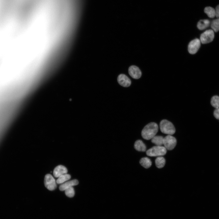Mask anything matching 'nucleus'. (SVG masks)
<instances>
[{
    "instance_id": "nucleus-1",
    "label": "nucleus",
    "mask_w": 219,
    "mask_h": 219,
    "mask_svg": "<svg viewBox=\"0 0 219 219\" xmlns=\"http://www.w3.org/2000/svg\"><path fill=\"white\" fill-rule=\"evenodd\" d=\"M158 126L154 122L150 123L146 125L141 131V136L144 139L149 140L156 135L158 130Z\"/></svg>"
},
{
    "instance_id": "nucleus-2",
    "label": "nucleus",
    "mask_w": 219,
    "mask_h": 219,
    "mask_svg": "<svg viewBox=\"0 0 219 219\" xmlns=\"http://www.w3.org/2000/svg\"><path fill=\"white\" fill-rule=\"evenodd\" d=\"M159 126L161 131L164 134L172 135L175 132L176 130L174 125L167 120L165 119L161 120Z\"/></svg>"
},
{
    "instance_id": "nucleus-3",
    "label": "nucleus",
    "mask_w": 219,
    "mask_h": 219,
    "mask_svg": "<svg viewBox=\"0 0 219 219\" xmlns=\"http://www.w3.org/2000/svg\"><path fill=\"white\" fill-rule=\"evenodd\" d=\"M166 152V149L164 147L156 146L147 150L146 154L148 156L156 157L165 155Z\"/></svg>"
},
{
    "instance_id": "nucleus-4",
    "label": "nucleus",
    "mask_w": 219,
    "mask_h": 219,
    "mask_svg": "<svg viewBox=\"0 0 219 219\" xmlns=\"http://www.w3.org/2000/svg\"><path fill=\"white\" fill-rule=\"evenodd\" d=\"M176 143V138L172 135H168L164 138L163 144L166 149L172 150L175 147Z\"/></svg>"
},
{
    "instance_id": "nucleus-5",
    "label": "nucleus",
    "mask_w": 219,
    "mask_h": 219,
    "mask_svg": "<svg viewBox=\"0 0 219 219\" xmlns=\"http://www.w3.org/2000/svg\"><path fill=\"white\" fill-rule=\"evenodd\" d=\"M44 184L46 187L51 191L55 189L57 187L56 181L50 174H47L45 176Z\"/></svg>"
},
{
    "instance_id": "nucleus-6",
    "label": "nucleus",
    "mask_w": 219,
    "mask_h": 219,
    "mask_svg": "<svg viewBox=\"0 0 219 219\" xmlns=\"http://www.w3.org/2000/svg\"><path fill=\"white\" fill-rule=\"evenodd\" d=\"M214 31L212 30H206L200 35V40L203 44L212 42L214 38Z\"/></svg>"
},
{
    "instance_id": "nucleus-7",
    "label": "nucleus",
    "mask_w": 219,
    "mask_h": 219,
    "mask_svg": "<svg viewBox=\"0 0 219 219\" xmlns=\"http://www.w3.org/2000/svg\"><path fill=\"white\" fill-rule=\"evenodd\" d=\"M200 41L198 39L196 38L191 41L188 46V50L191 54H196L200 46Z\"/></svg>"
},
{
    "instance_id": "nucleus-8",
    "label": "nucleus",
    "mask_w": 219,
    "mask_h": 219,
    "mask_svg": "<svg viewBox=\"0 0 219 219\" xmlns=\"http://www.w3.org/2000/svg\"><path fill=\"white\" fill-rule=\"evenodd\" d=\"M117 80L119 84L125 87H129L131 84L130 79L126 75L120 74L118 75Z\"/></svg>"
},
{
    "instance_id": "nucleus-9",
    "label": "nucleus",
    "mask_w": 219,
    "mask_h": 219,
    "mask_svg": "<svg viewBox=\"0 0 219 219\" xmlns=\"http://www.w3.org/2000/svg\"><path fill=\"white\" fill-rule=\"evenodd\" d=\"M128 73L132 78L135 79L139 78L141 75L140 70L135 65H132L129 67Z\"/></svg>"
},
{
    "instance_id": "nucleus-10",
    "label": "nucleus",
    "mask_w": 219,
    "mask_h": 219,
    "mask_svg": "<svg viewBox=\"0 0 219 219\" xmlns=\"http://www.w3.org/2000/svg\"><path fill=\"white\" fill-rule=\"evenodd\" d=\"M68 170L66 168L62 165H59L56 166L54 169L53 175L56 178H58L61 176L67 174Z\"/></svg>"
},
{
    "instance_id": "nucleus-11",
    "label": "nucleus",
    "mask_w": 219,
    "mask_h": 219,
    "mask_svg": "<svg viewBox=\"0 0 219 219\" xmlns=\"http://www.w3.org/2000/svg\"><path fill=\"white\" fill-rule=\"evenodd\" d=\"M78 182L77 179H73L63 183L59 186V189L61 191L65 190L67 189L77 185Z\"/></svg>"
},
{
    "instance_id": "nucleus-12",
    "label": "nucleus",
    "mask_w": 219,
    "mask_h": 219,
    "mask_svg": "<svg viewBox=\"0 0 219 219\" xmlns=\"http://www.w3.org/2000/svg\"><path fill=\"white\" fill-rule=\"evenodd\" d=\"M134 148L136 150L140 151H145L146 149L145 144L140 140H137L135 142Z\"/></svg>"
},
{
    "instance_id": "nucleus-13",
    "label": "nucleus",
    "mask_w": 219,
    "mask_h": 219,
    "mask_svg": "<svg viewBox=\"0 0 219 219\" xmlns=\"http://www.w3.org/2000/svg\"><path fill=\"white\" fill-rule=\"evenodd\" d=\"M210 24V21L208 19L201 20L198 23L197 27L200 30H203L207 28Z\"/></svg>"
},
{
    "instance_id": "nucleus-14",
    "label": "nucleus",
    "mask_w": 219,
    "mask_h": 219,
    "mask_svg": "<svg viewBox=\"0 0 219 219\" xmlns=\"http://www.w3.org/2000/svg\"><path fill=\"white\" fill-rule=\"evenodd\" d=\"M163 139L162 136L155 135L151 139V141L156 146H161L163 144Z\"/></svg>"
},
{
    "instance_id": "nucleus-15",
    "label": "nucleus",
    "mask_w": 219,
    "mask_h": 219,
    "mask_svg": "<svg viewBox=\"0 0 219 219\" xmlns=\"http://www.w3.org/2000/svg\"><path fill=\"white\" fill-rule=\"evenodd\" d=\"M140 163L141 165L146 169L149 168L152 164L151 160L148 157L141 158L140 161Z\"/></svg>"
},
{
    "instance_id": "nucleus-16",
    "label": "nucleus",
    "mask_w": 219,
    "mask_h": 219,
    "mask_svg": "<svg viewBox=\"0 0 219 219\" xmlns=\"http://www.w3.org/2000/svg\"><path fill=\"white\" fill-rule=\"evenodd\" d=\"M165 160L162 156L158 157L155 160V164L156 166L158 168H163L165 165Z\"/></svg>"
},
{
    "instance_id": "nucleus-17",
    "label": "nucleus",
    "mask_w": 219,
    "mask_h": 219,
    "mask_svg": "<svg viewBox=\"0 0 219 219\" xmlns=\"http://www.w3.org/2000/svg\"><path fill=\"white\" fill-rule=\"evenodd\" d=\"M204 12L210 18H214L216 16L215 10L212 7L208 6L205 7Z\"/></svg>"
},
{
    "instance_id": "nucleus-18",
    "label": "nucleus",
    "mask_w": 219,
    "mask_h": 219,
    "mask_svg": "<svg viewBox=\"0 0 219 219\" xmlns=\"http://www.w3.org/2000/svg\"><path fill=\"white\" fill-rule=\"evenodd\" d=\"M71 177V176L69 174H63L58 177L56 180V182L58 184H62L70 179Z\"/></svg>"
},
{
    "instance_id": "nucleus-19",
    "label": "nucleus",
    "mask_w": 219,
    "mask_h": 219,
    "mask_svg": "<svg viewBox=\"0 0 219 219\" xmlns=\"http://www.w3.org/2000/svg\"><path fill=\"white\" fill-rule=\"evenodd\" d=\"M210 103L213 107L216 109L218 108L219 107V96H213L211 99Z\"/></svg>"
},
{
    "instance_id": "nucleus-20",
    "label": "nucleus",
    "mask_w": 219,
    "mask_h": 219,
    "mask_svg": "<svg viewBox=\"0 0 219 219\" xmlns=\"http://www.w3.org/2000/svg\"><path fill=\"white\" fill-rule=\"evenodd\" d=\"M212 30L215 32L219 30V18L213 20L211 24Z\"/></svg>"
},
{
    "instance_id": "nucleus-21",
    "label": "nucleus",
    "mask_w": 219,
    "mask_h": 219,
    "mask_svg": "<svg viewBox=\"0 0 219 219\" xmlns=\"http://www.w3.org/2000/svg\"><path fill=\"white\" fill-rule=\"evenodd\" d=\"M65 193L67 196L69 197H73L75 194V190L73 186L70 187L65 190Z\"/></svg>"
},
{
    "instance_id": "nucleus-22",
    "label": "nucleus",
    "mask_w": 219,
    "mask_h": 219,
    "mask_svg": "<svg viewBox=\"0 0 219 219\" xmlns=\"http://www.w3.org/2000/svg\"><path fill=\"white\" fill-rule=\"evenodd\" d=\"M214 116L218 120H219V108L216 109L214 112Z\"/></svg>"
},
{
    "instance_id": "nucleus-23",
    "label": "nucleus",
    "mask_w": 219,
    "mask_h": 219,
    "mask_svg": "<svg viewBox=\"0 0 219 219\" xmlns=\"http://www.w3.org/2000/svg\"><path fill=\"white\" fill-rule=\"evenodd\" d=\"M216 12L215 16L217 18H219V5H218L216 7L215 9Z\"/></svg>"
}]
</instances>
